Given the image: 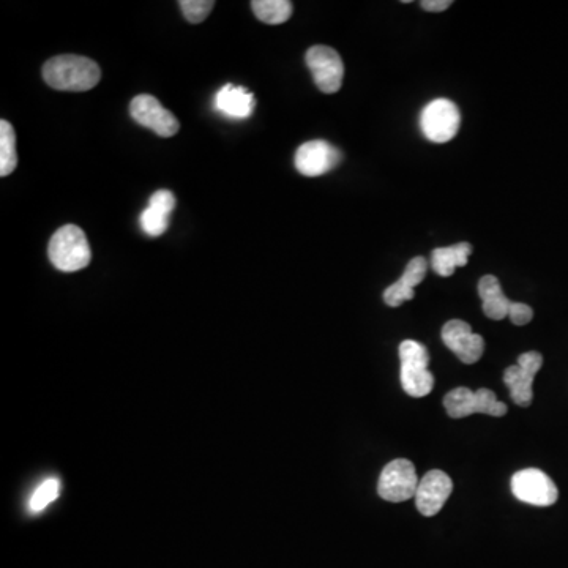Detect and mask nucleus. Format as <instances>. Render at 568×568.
Listing matches in <instances>:
<instances>
[{"label": "nucleus", "mask_w": 568, "mask_h": 568, "mask_svg": "<svg viewBox=\"0 0 568 568\" xmlns=\"http://www.w3.org/2000/svg\"><path fill=\"white\" fill-rule=\"evenodd\" d=\"M100 78V67L89 57L64 54L43 65L45 83L64 92H87L100 83Z\"/></svg>", "instance_id": "f257e3e1"}, {"label": "nucleus", "mask_w": 568, "mask_h": 568, "mask_svg": "<svg viewBox=\"0 0 568 568\" xmlns=\"http://www.w3.org/2000/svg\"><path fill=\"white\" fill-rule=\"evenodd\" d=\"M49 261L60 272L86 269L92 259L89 242L83 229L75 225L62 226L49 240Z\"/></svg>", "instance_id": "f03ea898"}, {"label": "nucleus", "mask_w": 568, "mask_h": 568, "mask_svg": "<svg viewBox=\"0 0 568 568\" xmlns=\"http://www.w3.org/2000/svg\"><path fill=\"white\" fill-rule=\"evenodd\" d=\"M401 385L412 398L430 395L434 387V376L428 370L430 354L419 341L406 340L400 344Z\"/></svg>", "instance_id": "7ed1b4c3"}, {"label": "nucleus", "mask_w": 568, "mask_h": 568, "mask_svg": "<svg viewBox=\"0 0 568 568\" xmlns=\"http://www.w3.org/2000/svg\"><path fill=\"white\" fill-rule=\"evenodd\" d=\"M444 406L452 419H464L472 414L491 417H504L507 414V404L497 401L496 393L488 389L472 392L468 387H458L445 395Z\"/></svg>", "instance_id": "20e7f679"}, {"label": "nucleus", "mask_w": 568, "mask_h": 568, "mask_svg": "<svg viewBox=\"0 0 568 568\" xmlns=\"http://www.w3.org/2000/svg\"><path fill=\"white\" fill-rule=\"evenodd\" d=\"M461 114L458 106L447 98H438L426 105L420 116V127L426 139L444 144L455 138L460 130Z\"/></svg>", "instance_id": "39448f33"}, {"label": "nucleus", "mask_w": 568, "mask_h": 568, "mask_svg": "<svg viewBox=\"0 0 568 568\" xmlns=\"http://www.w3.org/2000/svg\"><path fill=\"white\" fill-rule=\"evenodd\" d=\"M419 482L414 464L400 458V460H393L382 469L378 482V493L384 501L406 502L415 497Z\"/></svg>", "instance_id": "423d86ee"}, {"label": "nucleus", "mask_w": 568, "mask_h": 568, "mask_svg": "<svg viewBox=\"0 0 568 568\" xmlns=\"http://www.w3.org/2000/svg\"><path fill=\"white\" fill-rule=\"evenodd\" d=\"M307 65L314 83L324 94H335L341 89L344 65L340 54L329 46L318 45L307 51Z\"/></svg>", "instance_id": "0eeeda50"}, {"label": "nucleus", "mask_w": 568, "mask_h": 568, "mask_svg": "<svg viewBox=\"0 0 568 568\" xmlns=\"http://www.w3.org/2000/svg\"><path fill=\"white\" fill-rule=\"evenodd\" d=\"M512 493L518 501L535 507H550L559 497L553 480L539 469L516 472L512 477Z\"/></svg>", "instance_id": "6e6552de"}, {"label": "nucleus", "mask_w": 568, "mask_h": 568, "mask_svg": "<svg viewBox=\"0 0 568 568\" xmlns=\"http://www.w3.org/2000/svg\"><path fill=\"white\" fill-rule=\"evenodd\" d=\"M130 114L142 127L154 131L161 138H171L179 131V120L152 95L142 94L130 103Z\"/></svg>", "instance_id": "1a4fd4ad"}, {"label": "nucleus", "mask_w": 568, "mask_h": 568, "mask_svg": "<svg viewBox=\"0 0 568 568\" xmlns=\"http://www.w3.org/2000/svg\"><path fill=\"white\" fill-rule=\"evenodd\" d=\"M542 365V354L531 351L520 355L518 363L505 370L504 382L509 387L510 397L521 408H529L534 400L532 384H534L535 374L539 373Z\"/></svg>", "instance_id": "9d476101"}, {"label": "nucleus", "mask_w": 568, "mask_h": 568, "mask_svg": "<svg viewBox=\"0 0 568 568\" xmlns=\"http://www.w3.org/2000/svg\"><path fill=\"white\" fill-rule=\"evenodd\" d=\"M442 341L466 365L479 362L485 351L483 338L472 332L468 322L460 319H453L442 327Z\"/></svg>", "instance_id": "9b49d317"}, {"label": "nucleus", "mask_w": 568, "mask_h": 568, "mask_svg": "<svg viewBox=\"0 0 568 568\" xmlns=\"http://www.w3.org/2000/svg\"><path fill=\"white\" fill-rule=\"evenodd\" d=\"M341 161L340 150L326 141L305 142L297 149L296 168L307 177H319L337 168Z\"/></svg>", "instance_id": "f8f14e48"}, {"label": "nucleus", "mask_w": 568, "mask_h": 568, "mask_svg": "<svg viewBox=\"0 0 568 568\" xmlns=\"http://www.w3.org/2000/svg\"><path fill=\"white\" fill-rule=\"evenodd\" d=\"M453 491V482L442 471H430L423 475L415 493V505L423 516H434L441 512Z\"/></svg>", "instance_id": "ddd939ff"}, {"label": "nucleus", "mask_w": 568, "mask_h": 568, "mask_svg": "<svg viewBox=\"0 0 568 568\" xmlns=\"http://www.w3.org/2000/svg\"><path fill=\"white\" fill-rule=\"evenodd\" d=\"M215 105L221 114L231 119H248L255 111V95L250 90L234 84H226L215 98Z\"/></svg>", "instance_id": "4468645a"}, {"label": "nucleus", "mask_w": 568, "mask_h": 568, "mask_svg": "<svg viewBox=\"0 0 568 568\" xmlns=\"http://www.w3.org/2000/svg\"><path fill=\"white\" fill-rule=\"evenodd\" d=\"M479 294L482 299L483 313L493 321L509 318L510 302L502 291L501 283L493 275H485L479 281Z\"/></svg>", "instance_id": "2eb2a0df"}, {"label": "nucleus", "mask_w": 568, "mask_h": 568, "mask_svg": "<svg viewBox=\"0 0 568 568\" xmlns=\"http://www.w3.org/2000/svg\"><path fill=\"white\" fill-rule=\"evenodd\" d=\"M471 253V243H458L453 247L436 248L431 253V266L434 272L441 277H452L458 267L468 264Z\"/></svg>", "instance_id": "dca6fc26"}, {"label": "nucleus", "mask_w": 568, "mask_h": 568, "mask_svg": "<svg viewBox=\"0 0 568 568\" xmlns=\"http://www.w3.org/2000/svg\"><path fill=\"white\" fill-rule=\"evenodd\" d=\"M251 8L259 21L272 26L286 23L292 15V2L289 0H253Z\"/></svg>", "instance_id": "f3484780"}, {"label": "nucleus", "mask_w": 568, "mask_h": 568, "mask_svg": "<svg viewBox=\"0 0 568 568\" xmlns=\"http://www.w3.org/2000/svg\"><path fill=\"white\" fill-rule=\"evenodd\" d=\"M18 166L16 154V135L12 124L7 120L0 122V176L7 177Z\"/></svg>", "instance_id": "a211bd4d"}, {"label": "nucleus", "mask_w": 568, "mask_h": 568, "mask_svg": "<svg viewBox=\"0 0 568 568\" xmlns=\"http://www.w3.org/2000/svg\"><path fill=\"white\" fill-rule=\"evenodd\" d=\"M169 217L171 215H168V213L147 206V209L141 213L139 223H141L142 231L146 232L147 236L160 237L168 231Z\"/></svg>", "instance_id": "6ab92c4d"}, {"label": "nucleus", "mask_w": 568, "mask_h": 568, "mask_svg": "<svg viewBox=\"0 0 568 568\" xmlns=\"http://www.w3.org/2000/svg\"><path fill=\"white\" fill-rule=\"evenodd\" d=\"M60 494L59 479H48L38 486L30 497L29 507L34 513L42 512L51 502L56 501Z\"/></svg>", "instance_id": "aec40b11"}, {"label": "nucleus", "mask_w": 568, "mask_h": 568, "mask_svg": "<svg viewBox=\"0 0 568 568\" xmlns=\"http://www.w3.org/2000/svg\"><path fill=\"white\" fill-rule=\"evenodd\" d=\"M182 13L191 24H199L210 15L215 2L213 0H182L179 2Z\"/></svg>", "instance_id": "412c9836"}, {"label": "nucleus", "mask_w": 568, "mask_h": 568, "mask_svg": "<svg viewBox=\"0 0 568 568\" xmlns=\"http://www.w3.org/2000/svg\"><path fill=\"white\" fill-rule=\"evenodd\" d=\"M415 292L414 288L408 286L403 280H398L397 283H393L392 286L385 289L384 291V302L389 305V307L397 308L403 305L404 302L414 299Z\"/></svg>", "instance_id": "4be33fe9"}, {"label": "nucleus", "mask_w": 568, "mask_h": 568, "mask_svg": "<svg viewBox=\"0 0 568 568\" xmlns=\"http://www.w3.org/2000/svg\"><path fill=\"white\" fill-rule=\"evenodd\" d=\"M426 270H428V262H426V259L422 258V256H417V258L409 261L408 266L404 269L401 280L408 284V286H411V288H415L417 284L425 280Z\"/></svg>", "instance_id": "5701e85b"}, {"label": "nucleus", "mask_w": 568, "mask_h": 568, "mask_svg": "<svg viewBox=\"0 0 568 568\" xmlns=\"http://www.w3.org/2000/svg\"><path fill=\"white\" fill-rule=\"evenodd\" d=\"M149 206L171 215L172 210L176 207V196L168 190L155 191L154 195L150 196Z\"/></svg>", "instance_id": "b1692460"}, {"label": "nucleus", "mask_w": 568, "mask_h": 568, "mask_svg": "<svg viewBox=\"0 0 568 568\" xmlns=\"http://www.w3.org/2000/svg\"><path fill=\"white\" fill-rule=\"evenodd\" d=\"M509 318L515 326H526V324H529L532 318H534V311H532V308L526 305V303L512 302L509 310Z\"/></svg>", "instance_id": "393cba45"}, {"label": "nucleus", "mask_w": 568, "mask_h": 568, "mask_svg": "<svg viewBox=\"0 0 568 568\" xmlns=\"http://www.w3.org/2000/svg\"><path fill=\"white\" fill-rule=\"evenodd\" d=\"M450 5H452L450 0H425V2H422V8L426 12H444Z\"/></svg>", "instance_id": "a878e982"}]
</instances>
